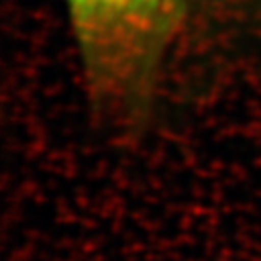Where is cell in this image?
Returning a JSON list of instances; mask_svg holds the SVG:
<instances>
[{"instance_id": "obj_1", "label": "cell", "mask_w": 261, "mask_h": 261, "mask_svg": "<svg viewBox=\"0 0 261 261\" xmlns=\"http://www.w3.org/2000/svg\"><path fill=\"white\" fill-rule=\"evenodd\" d=\"M91 106L118 125L143 122L185 18V0H65Z\"/></svg>"}]
</instances>
